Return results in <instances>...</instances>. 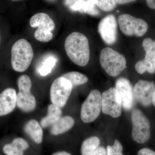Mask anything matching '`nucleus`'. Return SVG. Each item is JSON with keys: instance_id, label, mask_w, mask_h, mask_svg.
<instances>
[{"instance_id": "29", "label": "nucleus", "mask_w": 155, "mask_h": 155, "mask_svg": "<svg viewBox=\"0 0 155 155\" xmlns=\"http://www.w3.org/2000/svg\"><path fill=\"white\" fill-rule=\"evenodd\" d=\"M148 6L150 8L155 10V1L154 0H147L146 1Z\"/></svg>"}, {"instance_id": "5", "label": "nucleus", "mask_w": 155, "mask_h": 155, "mask_svg": "<svg viewBox=\"0 0 155 155\" xmlns=\"http://www.w3.org/2000/svg\"><path fill=\"white\" fill-rule=\"evenodd\" d=\"M132 124L131 136L138 143H143L149 140L151 136L150 125L148 119L140 110L135 109L131 115Z\"/></svg>"}, {"instance_id": "8", "label": "nucleus", "mask_w": 155, "mask_h": 155, "mask_svg": "<svg viewBox=\"0 0 155 155\" xmlns=\"http://www.w3.org/2000/svg\"><path fill=\"white\" fill-rule=\"evenodd\" d=\"M73 86L69 80L63 77L54 81L50 89V98L52 104L60 108L66 105L72 93Z\"/></svg>"}, {"instance_id": "27", "label": "nucleus", "mask_w": 155, "mask_h": 155, "mask_svg": "<svg viewBox=\"0 0 155 155\" xmlns=\"http://www.w3.org/2000/svg\"><path fill=\"white\" fill-rule=\"evenodd\" d=\"M135 68L137 72L140 74H142L147 71L146 66L143 60L139 61L135 66Z\"/></svg>"}, {"instance_id": "6", "label": "nucleus", "mask_w": 155, "mask_h": 155, "mask_svg": "<svg viewBox=\"0 0 155 155\" xmlns=\"http://www.w3.org/2000/svg\"><path fill=\"white\" fill-rule=\"evenodd\" d=\"M102 110V94L97 90L92 91L81 106V118L86 123L94 122Z\"/></svg>"}, {"instance_id": "10", "label": "nucleus", "mask_w": 155, "mask_h": 155, "mask_svg": "<svg viewBox=\"0 0 155 155\" xmlns=\"http://www.w3.org/2000/svg\"><path fill=\"white\" fill-rule=\"evenodd\" d=\"M155 91V84L153 81L139 80L133 89L134 98L143 106L148 107L152 103Z\"/></svg>"}, {"instance_id": "2", "label": "nucleus", "mask_w": 155, "mask_h": 155, "mask_svg": "<svg viewBox=\"0 0 155 155\" xmlns=\"http://www.w3.org/2000/svg\"><path fill=\"white\" fill-rule=\"evenodd\" d=\"M12 68L17 72L28 69L34 57L33 48L30 43L24 38L17 40L12 46L11 51Z\"/></svg>"}, {"instance_id": "34", "label": "nucleus", "mask_w": 155, "mask_h": 155, "mask_svg": "<svg viewBox=\"0 0 155 155\" xmlns=\"http://www.w3.org/2000/svg\"><path fill=\"white\" fill-rule=\"evenodd\" d=\"M0 41H1V36H0Z\"/></svg>"}, {"instance_id": "7", "label": "nucleus", "mask_w": 155, "mask_h": 155, "mask_svg": "<svg viewBox=\"0 0 155 155\" xmlns=\"http://www.w3.org/2000/svg\"><path fill=\"white\" fill-rule=\"evenodd\" d=\"M119 28L127 36L141 37L146 33L148 28L144 20L128 14L120 15L118 18Z\"/></svg>"}, {"instance_id": "22", "label": "nucleus", "mask_w": 155, "mask_h": 155, "mask_svg": "<svg viewBox=\"0 0 155 155\" xmlns=\"http://www.w3.org/2000/svg\"><path fill=\"white\" fill-rule=\"evenodd\" d=\"M61 77L69 80L73 87L84 84L88 81V78L86 75L80 72L74 71L64 73L61 75Z\"/></svg>"}, {"instance_id": "14", "label": "nucleus", "mask_w": 155, "mask_h": 155, "mask_svg": "<svg viewBox=\"0 0 155 155\" xmlns=\"http://www.w3.org/2000/svg\"><path fill=\"white\" fill-rule=\"evenodd\" d=\"M64 5L73 12L85 13L92 16H97L99 11L96 8L94 1H64Z\"/></svg>"}, {"instance_id": "20", "label": "nucleus", "mask_w": 155, "mask_h": 155, "mask_svg": "<svg viewBox=\"0 0 155 155\" xmlns=\"http://www.w3.org/2000/svg\"><path fill=\"white\" fill-rule=\"evenodd\" d=\"M75 120L70 116H65L61 119L52 126L50 133L53 135L63 134L69 131L74 126Z\"/></svg>"}, {"instance_id": "13", "label": "nucleus", "mask_w": 155, "mask_h": 155, "mask_svg": "<svg viewBox=\"0 0 155 155\" xmlns=\"http://www.w3.org/2000/svg\"><path fill=\"white\" fill-rule=\"evenodd\" d=\"M17 94L14 88L8 87L0 94V116L11 114L17 106Z\"/></svg>"}, {"instance_id": "31", "label": "nucleus", "mask_w": 155, "mask_h": 155, "mask_svg": "<svg viewBox=\"0 0 155 155\" xmlns=\"http://www.w3.org/2000/svg\"><path fill=\"white\" fill-rule=\"evenodd\" d=\"M116 1V3L118 4H126V3H128L131 2H134V1H128V0H120V1Z\"/></svg>"}, {"instance_id": "12", "label": "nucleus", "mask_w": 155, "mask_h": 155, "mask_svg": "<svg viewBox=\"0 0 155 155\" xmlns=\"http://www.w3.org/2000/svg\"><path fill=\"white\" fill-rule=\"evenodd\" d=\"M115 87L120 96L122 107L126 110H130L133 107L134 98L130 81L125 78H120L116 81Z\"/></svg>"}, {"instance_id": "33", "label": "nucleus", "mask_w": 155, "mask_h": 155, "mask_svg": "<svg viewBox=\"0 0 155 155\" xmlns=\"http://www.w3.org/2000/svg\"><path fill=\"white\" fill-rule=\"evenodd\" d=\"M154 68L155 69V58L154 59Z\"/></svg>"}, {"instance_id": "17", "label": "nucleus", "mask_w": 155, "mask_h": 155, "mask_svg": "<svg viewBox=\"0 0 155 155\" xmlns=\"http://www.w3.org/2000/svg\"><path fill=\"white\" fill-rule=\"evenodd\" d=\"M28 147V142L21 137H16L11 143L5 145L3 151L7 155H23L24 151Z\"/></svg>"}, {"instance_id": "28", "label": "nucleus", "mask_w": 155, "mask_h": 155, "mask_svg": "<svg viewBox=\"0 0 155 155\" xmlns=\"http://www.w3.org/2000/svg\"><path fill=\"white\" fill-rule=\"evenodd\" d=\"M137 155H155V152L149 149L144 148L139 151Z\"/></svg>"}, {"instance_id": "18", "label": "nucleus", "mask_w": 155, "mask_h": 155, "mask_svg": "<svg viewBox=\"0 0 155 155\" xmlns=\"http://www.w3.org/2000/svg\"><path fill=\"white\" fill-rule=\"evenodd\" d=\"M24 130L37 144L41 143L43 131L41 126L35 119H31L26 122L24 126Z\"/></svg>"}, {"instance_id": "11", "label": "nucleus", "mask_w": 155, "mask_h": 155, "mask_svg": "<svg viewBox=\"0 0 155 155\" xmlns=\"http://www.w3.org/2000/svg\"><path fill=\"white\" fill-rule=\"evenodd\" d=\"M98 30L107 44H114L117 36V22L115 16L109 15L103 18L99 23Z\"/></svg>"}, {"instance_id": "3", "label": "nucleus", "mask_w": 155, "mask_h": 155, "mask_svg": "<svg viewBox=\"0 0 155 155\" xmlns=\"http://www.w3.org/2000/svg\"><path fill=\"white\" fill-rule=\"evenodd\" d=\"M100 62L103 69L112 77L118 76L127 67L125 56L110 48L102 50Z\"/></svg>"}, {"instance_id": "23", "label": "nucleus", "mask_w": 155, "mask_h": 155, "mask_svg": "<svg viewBox=\"0 0 155 155\" xmlns=\"http://www.w3.org/2000/svg\"><path fill=\"white\" fill-rule=\"evenodd\" d=\"M57 60L54 57H49L43 62L40 67L38 68V72L41 76H46L51 72L54 67L55 66Z\"/></svg>"}, {"instance_id": "30", "label": "nucleus", "mask_w": 155, "mask_h": 155, "mask_svg": "<svg viewBox=\"0 0 155 155\" xmlns=\"http://www.w3.org/2000/svg\"><path fill=\"white\" fill-rule=\"evenodd\" d=\"M52 155H72L69 153L67 152L66 151H58L57 152L54 153Z\"/></svg>"}, {"instance_id": "15", "label": "nucleus", "mask_w": 155, "mask_h": 155, "mask_svg": "<svg viewBox=\"0 0 155 155\" xmlns=\"http://www.w3.org/2000/svg\"><path fill=\"white\" fill-rule=\"evenodd\" d=\"M98 137H91L86 139L81 144V152L82 155H107V150L100 146Z\"/></svg>"}, {"instance_id": "9", "label": "nucleus", "mask_w": 155, "mask_h": 155, "mask_svg": "<svg viewBox=\"0 0 155 155\" xmlns=\"http://www.w3.org/2000/svg\"><path fill=\"white\" fill-rule=\"evenodd\" d=\"M102 110L104 114L114 118L122 114V105L119 93L115 87H110L102 94Z\"/></svg>"}, {"instance_id": "21", "label": "nucleus", "mask_w": 155, "mask_h": 155, "mask_svg": "<svg viewBox=\"0 0 155 155\" xmlns=\"http://www.w3.org/2000/svg\"><path fill=\"white\" fill-rule=\"evenodd\" d=\"M142 46L145 51V56L143 60L147 63L154 64L155 58V41L148 38L144 39L143 41Z\"/></svg>"}, {"instance_id": "16", "label": "nucleus", "mask_w": 155, "mask_h": 155, "mask_svg": "<svg viewBox=\"0 0 155 155\" xmlns=\"http://www.w3.org/2000/svg\"><path fill=\"white\" fill-rule=\"evenodd\" d=\"M30 25L32 28L45 29L51 31L54 29L55 24L48 14L39 13L34 14L30 19Z\"/></svg>"}, {"instance_id": "24", "label": "nucleus", "mask_w": 155, "mask_h": 155, "mask_svg": "<svg viewBox=\"0 0 155 155\" xmlns=\"http://www.w3.org/2000/svg\"><path fill=\"white\" fill-rule=\"evenodd\" d=\"M34 37L38 41L47 42L52 39L54 35L49 31L38 28L35 31Z\"/></svg>"}, {"instance_id": "32", "label": "nucleus", "mask_w": 155, "mask_h": 155, "mask_svg": "<svg viewBox=\"0 0 155 155\" xmlns=\"http://www.w3.org/2000/svg\"><path fill=\"white\" fill-rule=\"evenodd\" d=\"M152 104H153V106L155 107V91L153 97Z\"/></svg>"}, {"instance_id": "26", "label": "nucleus", "mask_w": 155, "mask_h": 155, "mask_svg": "<svg viewBox=\"0 0 155 155\" xmlns=\"http://www.w3.org/2000/svg\"><path fill=\"white\" fill-rule=\"evenodd\" d=\"M107 155H123V147L119 140H116L113 146L108 145L107 148Z\"/></svg>"}, {"instance_id": "25", "label": "nucleus", "mask_w": 155, "mask_h": 155, "mask_svg": "<svg viewBox=\"0 0 155 155\" xmlns=\"http://www.w3.org/2000/svg\"><path fill=\"white\" fill-rule=\"evenodd\" d=\"M94 4L103 11H110L115 8L117 5L116 1H94Z\"/></svg>"}, {"instance_id": "1", "label": "nucleus", "mask_w": 155, "mask_h": 155, "mask_svg": "<svg viewBox=\"0 0 155 155\" xmlns=\"http://www.w3.org/2000/svg\"><path fill=\"white\" fill-rule=\"evenodd\" d=\"M64 46L67 56L73 63L81 67L87 65L90 51L85 35L80 32H72L66 38Z\"/></svg>"}, {"instance_id": "4", "label": "nucleus", "mask_w": 155, "mask_h": 155, "mask_svg": "<svg viewBox=\"0 0 155 155\" xmlns=\"http://www.w3.org/2000/svg\"><path fill=\"white\" fill-rule=\"evenodd\" d=\"M19 92L17 94V106L22 112L30 113L35 109L36 100L31 92V81L28 75H22L17 80Z\"/></svg>"}, {"instance_id": "19", "label": "nucleus", "mask_w": 155, "mask_h": 155, "mask_svg": "<svg viewBox=\"0 0 155 155\" xmlns=\"http://www.w3.org/2000/svg\"><path fill=\"white\" fill-rule=\"evenodd\" d=\"M62 114L61 108L54 104H51L48 106L47 115L41 120V126L44 128L53 126L61 119Z\"/></svg>"}]
</instances>
